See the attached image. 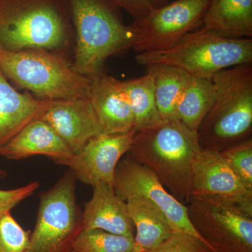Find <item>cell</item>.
I'll list each match as a JSON object with an SVG mask.
<instances>
[{
    "instance_id": "6da1fadb",
    "label": "cell",
    "mask_w": 252,
    "mask_h": 252,
    "mask_svg": "<svg viewBox=\"0 0 252 252\" xmlns=\"http://www.w3.org/2000/svg\"><path fill=\"white\" fill-rule=\"evenodd\" d=\"M202 150L197 130L180 121L163 122L135 132L127 157L157 176L181 203L192 194L193 170Z\"/></svg>"
},
{
    "instance_id": "7a4b0ae2",
    "label": "cell",
    "mask_w": 252,
    "mask_h": 252,
    "mask_svg": "<svg viewBox=\"0 0 252 252\" xmlns=\"http://www.w3.org/2000/svg\"><path fill=\"white\" fill-rule=\"evenodd\" d=\"M74 30V69L94 77L104 72L112 56L132 49L137 35L110 0H65Z\"/></svg>"
},
{
    "instance_id": "3957f363",
    "label": "cell",
    "mask_w": 252,
    "mask_h": 252,
    "mask_svg": "<svg viewBox=\"0 0 252 252\" xmlns=\"http://www.w3.org/2000/svg\"><path fill=\"white\" fill-rule=\"evenodd\" d=\"M74 30L65 0H0V50L65 55Z\"/></svg>"
},
{
    "instance_id": "277c9868",
    "label": "cell",
    "mask_w": 252,
    "mask_h": 252,
    "mask_svg": "<svg viewBox=\"0 0 252 252\" xmlns=\"http://www.w3.org/2000/svg\"><path fill=\"white\" fill-rule=\"evenodd\" d=\"M212 81L216 97L197 132L202 149L222 152L252 138V64L223 69Z\"/></svg>"
},
{
    "instance_id": "5b68a950",
    "label": "cell",
    "mask_w": 252,
    "mask_h": 252,
    "mask_svg": "<svg viewBox=\"0 0 252 252\" xmlns=\"http://www.w3.org/2000/svg\"><path fill=\"white\" fill-rule=\"evenodd\" d=\"M0 69L16 86L39 99L89 97L91 78L79 74L65 55L46 50L8 52L0 50Z\"/></svg>"
},
{
    "instance_id": "8992f818",
    "label": "cell",
    "mask_w": 252,
    "mask_h": 252,
    "mask_svg": "<svg viewBox=\"0 0 252 252\" xmlns=\"http://www.w3.org/2000/svg\"><path fill=\"white\" fill-rule=\"evenodd\" d=\"M135 59L143 66L169 64L189 75L212 79L223 69L252 64V39L228 37L202 27L186 34L170 49L140 53Z\"/></svg>"
},
{
    "instance_id": "52a82bcc",
    "label": "cell",
    "mask_w": 252,
    "mask_h": 252,
    "mask_svg": "<svg viewBox=\"0 0 252 252\" xmlns=\"http://www.w3.org/2000/svg\"><path fill=\"white\" fill-rule=\"evenodd\" d=\"M77 180L70 170L39 194L34 229L27 252H70L84 230L83 210L77 203Z\"/></svg>"
},
{
    "instance_id": "ba28073f",
    "label": "cell",
    "mask_w": 252,
    "mask_h": 252,
    "mask_svg": "<svg viewBox=\"0 0 252 252\" xmlns=\"http://www.w3.org/2000/svg\"><path fill=\"white\" fill-rule=\"evenodd\" d=\"M190 223L214 252H252V210L236 202L192 195Z\"/></svg>"
},
{
    "instance_id": "9c48e42d",
    "label": "cell",
    "mask_w": 252,
    "mask_h": 252,
    "mask_svg": "<svg viewBox=\"0 0 252 252\" xmlns=\"http://www.w3.org/2000/svg\"><path fill=\"white\" fill-rule=\"evenodd\" d=\"M212 0H175L154 9L132 26L137 39V54L165 51L190 32L202 26Z\"/></svg>"
},
{
    "instance_id": "30bf717a",
    "label": "cell",
    "mask_w": 252,
    "mask_h": 252,
    "mask_svg": "<svg viewBox=\"0 0 252 252\" xmlns=\"http://www.w3.org/2000/svg\"><path fill=\"white\" fill-rule=\"evenodd\" d=\"M113 187L124 201L132 197L145 199L161 212L174 231L188 233L206 243L190 223L187 205L175 198L147 167L126 156L118 164Z\"/></svg>"
},
{
    "instance_id": "8fae6325",
    "label": "cell",
    "mask_w": 252,
    "mask_h": 252,
    "mask_svg": "<svg viewBox=\"0 0 252 252\" xmlns=\"http://www.w3.org/2000/svg\"><path fill=\"white\" fill-rule=\"evenodd\" d=\"M135 130L124 133H102L91 139L79 153L59 165L69 167L77 181L86 185H113L116 169L130 148Z\"/></svg>"
},
{
    "instance_id": "7c38bea8",
    "label": "cell",
    "mask_w": 252,
    "mask_h": 252,
    "mask_svg": "<svg viewBox=\"0 0 252 252\" xmlns=\"http://www.w3.org/2000/svg\"><path fill=\"white\" fill-rule=\"evenodd\" d=\"M192 195L231 200L252 210V192L220 152L200 151L193 165Z\"/></svg>"
},
{
    "instance_id": "4fadbf2b",
    "label": "cell",
    "mask_w": 252,
    "mask_h": 252,
    "mask_svg": "<svg viewBox=\"0 0 252 252\" xmlns=\"http://www.w3.org/2000/svg\"><path fill=\"white\" fill-rule=\"evenodd\" d=\"M74 155L93 137L103 133L89 97L52 101L42 117Z\"/></svg>"
},
{
    "instance_id": "5bb4252c",
    "label": "cell",
    "mask_w": 252,
    "mask_h": 252,
    "mask_svg": "<svg viewBox=\"0 0 252 252\" xmlns=\"http://www.w3.org/2000/svg\"><path fill=\"white\" fill-rule=\"evenodd\" d=\"M89 98L103 133H124L135 130L130 100L120 80L104 72L91 77Z\"/></svg>"
},
{
    "instance_id": "9a60e30c",
    "label": "cell",
    "mask_w": 252,
    "mask_h": 252,
    "mask_svg": "<svg viewBox=\"0 0 252 252\" xmlns=\"http://www.w3.org/2000/svg\"><path fill=\"white\" fill-rule=\"evenodd\" d=\"M93 188L92 198L84 204L83 210L84 230L99 229L134 238L135 226L126 202L117 196L113 185L99 183Z\"/></svg>"
},
{
    "instance_id": "2e32d148",
    "label": "cell",
    "mask_w": 252,
    "mask_h": 252,
    "mask_svg": "<svg viewBox=\"0 0 252 252\" xmlns=\"http://www.w3.org/2000/svg\"><path fill=\"white\" fill-rule=\"evenodd\" d=\"M51 103L18 92L0 69V149L28 124L42 118Z\"/></svg>"
},
{
    "instance_id": "e0dca14e",
    "label": "cell",
    "mask_w": 252,
    "mask_h": 252,
    "mask_svg": "<svg viewBox=\"0 0 252 252\" xmlns=\"http://www.w3.org/2000/svg\"><path fill=\"white\" fill-rule=\"evenodd\" d=\"M39 155L50 158L57 164L74 155L42 118L28 124L0 149V156L9 160H22Z\"/></svg>"
},
{
    "instance_id": "ac0fdd59",
    "label": "cell",
    "mask_w": 252,
    "mask_h": 252,
    "mask_svg": "<svg viewBox=\"0 0 252 252\" xmlns=\"http://www.w3.org/2000/svg\"><path fill=\"white\" fill-rule=\"evenodd\" d=\"M126 202L136 230L133 252L150 251L172 234L174 230L165 216L145 199L132 197Z\"/></svg>"
},
{
    "instance_id": "d6986e66",
    "label": "cell",
    "mask_w": 252,
    "mask_h": 252,
    "mask_svg": "<svg viewBox=\"0 0 252 252\" xmlns=\"http://www.w3.org/2000/svg\"><path fill=\"white\" fill-rule=\"evenodd\" d=\"M202 26L228 37L252 39V0H212Z\"/></svg>"
},
{
    "instance_id": "ffe728a7",
    "label": "cell",
    "mask_w": 252,
    "mask_h": 252,
    "mask_svg": "<svg viewBox=\"0 0 252 252\" xmlns=\"http://www.w3.org/2000/svg\"><path fill=\"white\" fill-rule=\"evenodd\" d=\"M144 67L153 79L160 119L163 122L179 121L177 104L190 75L180 68L169 64L156 63Z\"/></svg>"
},
{
    "instance_id": "44dd1931",
    "label": "cell",
    "mask_w": 252,
    "mask_h": 252,
    "mask_svg": "<svg viewBox=\"0 0 252 252\" xmlns=\"http://www.w3.org/2000/svg\"><path fill=\"white\" fill-rule=\"evenodd\" d=\"M215 97L212 79L190 75L177 104L178 120L190 130H198L212 108Z\"/></svg>"
},
{
    "instance_id": "7402d4cb",
    "label": "cell",
    "mask_w": 252,
    "mask_h": 252,
    "mask_svg": "<svg viewBox=\"0 0 252 252\" xmlns=\"http://www.w3.org/2000/svg\"><path fill=\"white\" fill-rule=\"evenodd\" d=\"M133 113L137 132L161 122L156 100L153 79L149 73L135 79L121 81Z\"/></svg>"
},
{
    "instance_id": "603a6c76",
    "label": "cell",
    "mask_w": 252,
    "mask_h": 252,
    "mask_svg": "<svg viewBox=\"0 0 252 252\" xmlns=\"http://www.w3.org/2000/svg\"><path fill=\"white\" fill-rule=\"evenodd\" d=\"M134 238L99 229L83 230L70 252H133Z\"/></svg>"
},
{
    "instance_id": "cb8c5ba5",
    "label": "cell",
    "mask_w": 252,
    "mask_h": 252,
    "mask_svg": "<svg viewBox=\"0 0 252 252\" xmlns=\"http://www.w3.org/2000/svg\"><path fill=\"white\" fill-rule=\"evenodd\" d=\"M31 233L23 229L11 211L0 215V252H27Z\"/></svg>"
},
{
    "instance_id": "d4e9b609",
    "label": "cell",
    "mask_w": 252,
    "mask_h": 252,
    "mask_svg": "<svg viewBox=\"0 0 252 252\" xmlns=\"http://www.w3.org/2000/svg\"><path fill=\"white\" fill-rule=\"evenodd\" d=\"M236 172L245 188L252 192V138L220 152Z\"/></svg>"
},
{
    "instance_id": "484cf974",
    "label": "cell",
    "mask_w": 252,
    "mask_h": 252,
    "mask_svg": "<svg viewBox=\"0 0 252 252\" xmlns=\"http://www.w3.org/2000/svg\"><path fill=\"white\" fill-rule=\"evenodd\" d=\"M147 252H214L200 239L183 232L174 231L157 248Z\"/></svg>"
},
{
    "instance_id": "4316f807",
    "label": "cell",
    "mask_w": 252,
    "mask_h": 252,
    "mask_svg": "<svg viewBox=\"0 0 252 252\" xmlns=\"http://www.w3.org/2000/svg\"><path fill=\"white\" fill-rule=\"evenodd\" d=\"M40 187L39 181H34L28 185L10 190H0V215L11 211L23 200L31 196Z\"/></svg>"
},
{
    "instance_id": "83f0119b",
    "label": "cell",
    "mask_w": 252,
    "mask_h": 252,
    "mask_svg": "<svg viewBox=\"0 0 252 252\" xmlns=\"http://www.w3.org/2000/svg\"><path fill=\"white\" fill-rule=\"evenodd\" d=\"M121 9L125 10L135 21L145 17L154 9L164 6L170 0H110Z\"/></svg>"
},
{
    "instance_id": "f1b7e54d",
    "label": "cell",
    "mask_w": 252,
    "mask_h": 252,
    "mask_svg": "<svg viewBox=\"0 0 252 252\" xmlns=\"http://www.w3.org/2000/svg\"><path fill=\"white\" fill-rule=\"evenodd\" d=\"M7 172L5 171L4 170H3L2 168L0 167V181L4 180V179L7 177Z\"/></svg>"
}]
</instances>
